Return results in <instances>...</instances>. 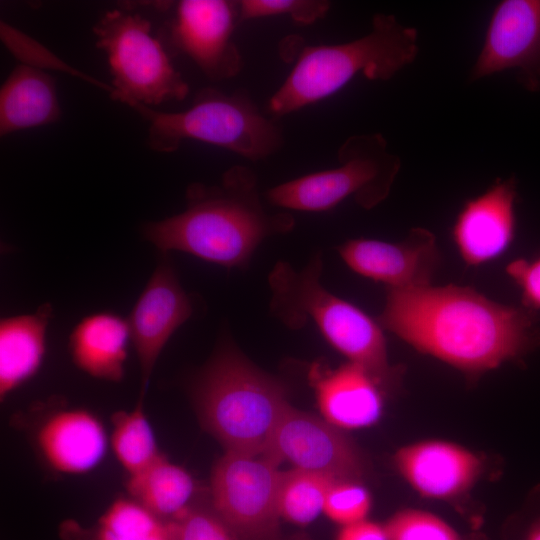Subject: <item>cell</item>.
Segmentation results:
<instances>
[{
	"label": "cell",
	"mask_w": 540,
	"mask_h": 540,
	"mask_svg": "<svg viewBox=\"0 0 540 540\" xmlns=\"http://www.w3.org/2000/svg\"><path fill=\"white\" fill-rule=\"evenodd\" d=\"M417 351L465 373H482L540 342L531 311L456 285L387 288L378 319Z\"/></svg>",
	"instance_id": "obj_1"
},
{
	"label": "cell",
	"mask_w": 540,
	"mask_h": 540,
	"mask_svg": "<svg viewBox=\"0 0 540 540\" xmlns=\"http://www.w3.org/2000/svg\"><path fill=\"white\" fill-rule=\"evenodd\" d=\"M286 212L269 213L262 205L253 170L229 168L217 185L192 183L186 208L148 222L144 237L163 253L181 251L227 268H244L267 237L293 229Z\"/></svg>",
	"instance_id": "obj_2"
},
{
	"label": "cell",
	"mask_w": 540,
	"mask_h": 540,
	"mask_svg": "<svg viewBox=\"0 0 540 540\" xmlns=\"http://www.w3.org/2000/svg\"><path fill=\"white\" fill-rule=\"evenodd\" d=\"M418 32L394 15L375 14L369 33L339 44L304 46L282 85L268 101V111L281 117L324 100L359 74L387 81L414 62Z\"/></svg>",
	"instance_id": "obj_3"
},
{
	"label": "cell",
	"mask_w": 540,
	"mask_h": 540,
	"mask_svg": "<svg viewBox=\"0 0 540 540\" xmlns=\"http://www.w3.org/2000/svg\"><path fill=\"white\" fill-rule=\"evenodd\" d=\"M204 428L225 452L263 455L290 403L285 387L223 344L192 388Z\"/></svg>",
	"instance_id": "obj_4"
},
{
	"label": "cell",
	"mask_w": 540,
	"mask_h": 540,
	"mask_svg": "<svg viewBox=\"0 0 540 540\" xmlns=\"http://www.w3.org/2000/svg\"><path fill=\"white\" fill-rule=\"evenodd\" d=\"M321 272L320 254L301 271L277 262L268 277L272 312L292 329L314 322L349 362L364 367L383 386L391 383L396 373L388 361L381 325L357 306L329 292L321 284Z\"/></svg>",
	"instance_id": "obj_5"
},
{
	"label": "cell",
	"mask_w": 540,
	"mask_h": 540,
	"mask_svg": "<svg viewBox=\"0 0 540 540\" xmlns=\"http://www.w3.org/2000/svg\"><path fill=\"white\" fill-rule=\"evenodd\" d=\"M130 107L149 123L148 146L160 153L173 152L183 141L195 140L256 161L275 154L283 144L281 128L260 112L245 91L226 94L204 88L188 109L179 112L139 103Z\"/></svg>",
	"instance_id": "obj_6"
},
{
	"label": "cell",
	"mask_w": 540,
	"mask_h": 540,
	"mask_svg": "<svg viewBox=\"0 0 540 540\" xmlns=\"http://www.w3.org/2000/svg\"><path fill=\"white\" fill-rule=\"evenodd\" d=\"M337 158L335 168L270 188L267 200L287 210L323 212L354 197L360 206L370 209L387 197L401 166L380 133L350 136L339 147Z\"/></svg>",
	"instance_id": "obj_7"
},
{
	"label": "cell",
	"mask_w": 540,
	"mask_h": 540,
	"mask_svg": "<svg viewBox=\"0 0 540 540\" xmlns=\"http://www.w3.org/2000/svg\"><path fill=\"white\" fill-rule=\"evenodd\" d=\"M93 33L108 60L113 84L110 96L114 100L150 107L181 101L189 93L188 83L142 15L110 10L94 25Z\"/></svg>",
	"instance_id": "obj_8"
},
{
	"label": "cell",
	"mask_w": 540,
	"mask_h": 540,
	"mask_svg": "<svg viewBox=\"0 0 540 540\" xmlns=\"http://www.w3.org/2000/svg\"><path fill=\"white\" fill-rule=\"evenodd\" d=\"M281 474L262 455L225 452L214 464L211 504L241 540H284L278 509Z\"/></svg>",
	"instance_id": "obj_9"
},
{
	"label": "cell",
	"mask_w": 540,
	"mask_h": 540,
	"mask_svg": "<svg viewBox=\"0 0 540 540\" xmlns=\"http://www.w3.org/2000/svg\"><path fill=\"white\" fill-rule=\"evenodd\" d=\"M262 456L278 466L286 461L293 468L334 480L360 481L365 471L359 449L342 429L291 404L280 418Z\"/></svg>",
	"instance_id": "obj_10"
},
{
	"label": "cell",
	"mask_w": 540,
	"mask_h": 540,
	"mask_svg": "<svg viewBox=\"0 0 540 540\" xmlns=\"http://www.w3.org/2000/svg\"><path fill=\"white\" fill-rule=\"evenodd\" d=\"M508 70L526 90L540 91V0H503L496 5L469 80Z\"/></svg>",
	"instance_id": "obj_11"
},
{
	"label": "cell",
	"mask_w": 540,
	"mask_h": 540,
	"mask_svg": "<svg viewBox=\"0 0 540 540\" xmlns=\"http://www.w3.org/2000/svg\"><path fill=\"white\" fill-rule=\"evenodd\" d=\"M237 19L238 1H179L171 26L172 43L208 78H232L243 67L242 56L232 39Z\"/></svg>",
	"instance_id": "obj_12"
},
{
	"label": "cell",
	"mask_w": 540,
	"mask_h": 540,
	"mask_svg": "<svg viewBox=\"0 0 540 540\" xmlns=\"http://www.w3.org/2000/svg\"><path fill=\"white\" fill-rule=\"evenodd\" d=\"M193 307L171 264L154 270L127 319L141 370V392L148 383L164 346L192 315Z\"/></svg>",
	"instance_id": "obj_13"
},
{
	"label": "cell",
	"mask_w": 540,
	"mask_h": 540,
	"mask_svg": "<svg viewBox=\"0 0 540 540\" xmlns=\"http://www.w3.org/2000/svg\"><path fill=\"white\" fill-rule=\"evenodd\" d=\"M347 266L390 289L430 285L439 264L435 236L424 228H414L399 243L373 239H352L338 247Z\"/></svg>",
	"instance_id": "obj_14"
},
{
	"label": "cell",
	"mask_w": 540,
	"mask_h": 540,
	"mask_svg": "<svg viewBox=\"0 0 540 540\" xmlns=\"http://www.w3.org/2000/svg\"><path fill=\"white\" fill-rule=\"evenodd\" d=\"M516 181L498 179L468 200L453 226V239L467 265L478 266L503 254L515 234Z\"/></svg>",
	"instance_id": "obj_15"
},
{
	"label": "cell",
	"mask_w": 540,
	"mask_h": 540,
	"mask_svg": "<svg viewBox=\"0 0 540 540\" xmlns=\"http://www.w3.org/2000/svg\"><path fill=\"white\" fill-rule=\"evenodd\" d=\"M394 462L405 481L421 496L452 499L468 491L482 472L483 462L453 442L425 440L401 447Z\"/></svg>",
	"instance_id": "obj_16"
},
{
	"label": "cell",
	"mask_w": 540,
	"mask_h": 540,
	"mask_svg": "<svg viewBox=\"0 0 540 540\" xmlns=\"http://www.w3.org/2000/svg\"><path fill=\"white\" fill-rule=\"evenodd\" d=\"M322 417L342 430L374 424L381 416V383L364 367L347 362L335 369L317 364L310 373Z\"/></svg>",
	"instance_id": "obj_17"
},
{
	"label": "cell",
	"mask_w": 540,
	"mask_h": 540,
	"mask_svg": "<svg viewBox=\"0 0 540 540\" xmlns=\"http://www.w3.org/2000/svg\"><path fill=\"white\" fill-rule=\"evenodd\" d=\"M36 441L51 468L66 474L92 470L107 449L103 424L84 409H64L49 415L40 424Z\"/></svg>",
	"instance_id": "obj_18"
},
{
	"label": "cell",
	"mask_w": 540,
	"mask_h": 540,
	"mask_svg": "<svg viewBox=\"0 0 540 540\" xmlns=\"http://www.w3.org/2000/svg\"><path fill=\"white\" fill-rule=\"evenodd\" d=\"M129 340L127 319L98 312L75 325L69 336V351L74 364L86 374L118 382L124 375Z\"/></svg>",
	"instance_id": "obj_19"
},
{
	"label": "cell",
	"mask_w": 540,
	"mask_h": 540,
	"mask_svg": "<svg viewBox=\"0 0 540 540\" xmlns=\"http://www.w3.org/2000/svg\"><path fill=\"white\" fill-rule=\"evenodd\" d=\"M60 117L54 78L36 66H16L0 89V135L52 124Z\"/></svg>",
	"instance_id": "obj_20"
},
{
	"label": "cell",
	"mask_w": 540,
	"mask_h": 540,
	"mask_svg": "<svg viewBox=\"0 0 540 540\" xmlns=\"http://www.w3.org/2000/svg\"><path fill=\"white\" fill-rule=\"evenodd\" d=\"M52 306L42 304L31 314L11 316L0 322V397L33 377L46 351V331Z\"/></svg>",
	"instance_id": "obj_21"
},
{
	"label": "cell",
	"mask_w": 540,
	"mask_h": 540,
	"mask_svg": "<svg viewBox=\"0 0 540 540\" xmlns=\"http://www.w3.org/2000/svg\"><path fill=\"white\" fill-rule=\"evenodd\" d=\"M126 486L133 500L165 521L192 504L196 491L191 474L162 454L145 469L130 475Z\"/></svg>",
	"instance_id": "obj_22"
},
{
	"label": "cell",
	"mask_w": 540,
	"mask_h": 540,
	"mask_svg": "<svg viewBox=\"0 0 540 540\" xmlns=\"http://www.w3.org/2000/svg\"><path fill=\"white\" fill-rule=\"evenodd\" d=\"M144 394L140 393L133 410L120 411L112 416L111 447L129 476L145 469L161 455L144 413Z\"/></svg>",
	"instance_id": "obj_23"
},
{
	"label": "cell",
	"mask_w": 540,
	"mask_h": 540,
	"mask_svg": "<svg viewBox=\"0 0 540 540\" xmlns=\"http://www.w3.org/2000/svg\"><path fill=\"white\" fill-rule=\"evenodd\" d=\"M329 476L291 468L282 470L278 509L281 519L296 525H307L323 512L325 498L332 483Z\"/></svg>",
	"instance_id": "obj_24"
},
{
	"label": "cell",
	"mask_w": 540,
	"mask_h": 540,
	"mask_svg": "<svg viewBox=\"0 0 540 540\" xmlns=\"http://www.w3.org/2000/svg\"><path fill=\"white\" fill-rule=\"evenodd\" d=\"M98 540H171L167 521L133 499H118L99 521Z\"/></svg>",
	"instance_id": "obj_25"
},
{
	"label": "cell",
	"mask_w": 540,
	"mask_h": 540,
	"mask_svg": "<svg viewBox=\"0 0 540 540\" xmlns=\"http://www.w3.org/2000/svg\"><path fill=\"white\" fill-rule=\"evenodd\" d=\"M166 521L171 540H241L211 501L206 505L193 502Z\"/></svg>",
	"instance_id": "obj_26"
},
{
	"label": "cell",
	"mask_w": 540,
	"mask_h": 540,
	"mask_svg": "<svg viewBox=\"0 0 540 540\" xmlns=\"http://www.w3.org/2000/svg\"><path fill=\"white\" fill-rule=\"evenodd\" d=\"M384 527L387 540H462L442 518L420 509L400 510L384 523Z\"/></svg>",
	"instance_id": "obj_27"
},
{
	"label": "cell",
	"mask_w": 540,
	"mask_h": 540,
	"mask_svg": "<svg viewBox=\"0 0 540 540\" xmlns=\"http://www.w3.org/2000/svg\"><path fill=\"white\" fill-rule=\"evenodd\" d=\"M330 8L324 0H242L238 1L239 20L288 16L308 25L322 19Z\"/></svg>",
	"instance_id": "obj_28"
},
{
	"label": "cell",
	"mask_w": 540,
	"mask_h": 540,
	"mask_svg": "<svg viewBox=\"0 0 540 540\" xmlns=\"http://www.w3.org/2000/svg\"><path fill=\"white\" fill-rule=\"evenodd\" d=\"M371 504L370 493L360 481L336 480L328 490L323 512L344 526L367 519Z\"/></svg>",
	"instance_id": "obj_29"
},
{
	"label": "cell",
	"mask_w": 540,
	"mask_h": 540,
	"mask_svg": "<svg viewBox=\"0 0 540 540\" xmlns=\"http://www.w3.org/2000/svg\"><path fill=\"white\" fill-rule=\"evenodd\" d=\"M510 278L519 286L525 309H540V256L534 259L519 258L506 267Z\"/></svg>",
	"instance_id": "obj_30"
},
{
	"label": "cell",
	"mask_w": 540,
	"mask_h": 540,
	"mask_svg": "<svg viewBox=\"0 0 540 540\" xmlns=\"http://www.w3.org/2000/svg\"><path fill=\"white\" fill-rule=\"evenodd\" d=\"M336 540H387L384 524L364 519L341 526Z\"/></svg>",
	"instance_id": "obj_31"
},
{
	"label": "cell",
	"mask_w": 540,
	"mask_h": 540,
	"mask_svg": "<svg viewBox=\"0 0 540 540\" xmlns=\"http://www.w3.org/2000/svg\"><path fill=\"white\" fill-rule=\"evenodd\" d=\"M526 540H540V517L530 526Z\"/></svg>",
	"instance_id": "obj_32"
},
{
	"label": "cell",
	"mask_w": 540,
	"mask_h": 540,
	"mask_svg": "<svg viewBox=\"0 0 540 540\" xmlns=\"http://www.w3.org/2000/svg\"><path fill=\"white\" fill-rule=\"evenodd\" d=\"M285 540V539H284ZM287 540H309V538L303 534L295 535Z\"/></svg>",
	"instance_id": "obj_33"
}]
</instances>
